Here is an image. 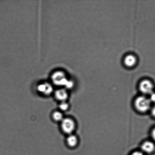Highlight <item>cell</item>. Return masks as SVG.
I'll return each instance as SVG.
<instances>
[{
    "mask_svg": "<svg viewBox=\"0 0 155 155\" xmlns=\"http://www.w3.org/2000/svg\"><path fill=\"white\" fill-rule=\"evenodd\" d=\"M55 96L57 100L64 101L68 98V93L65 89H60L56 91Z\"/></svg>",
    "mask_w": 155,
    "mask_h": 155,
    "instance_id": "7",
    "label": "cell"
},
{
    "mask_svg": "<svg viewBox=\"0 0 155 155\" xmlns=\"http://www.w3.org/2000/svg\"><path fill=\"white\" fill-rule=\"evenodd\" d=\"M152 134V137L153 139L155 141V128L153 130Z\"/></svg>",
    "mask_w": 155,
    "mask_h": 155,
    "instance_id": "15",
    "label": "cell"
},
{
    "mask_svg": "<svg viewBox=\"0 0 155 155\" xmlns=\"http://www.w3.org/2000/svg\"><path fill=\"white\" fill-rule=\"evenodd\" d=\"M51 80L53 83L57 86H65L68 80L64 72L62 71H57L52 74Z\"/></svg>",
    "mask_w": 155,
    "mask_h": 155,
    "instance_id": "2",
    "label": "cell"
},
{
    "mask_svg": "<svg viewBox=\"0 0 155 155\" xmlns=\"http://www.w3.org/2000/svg\"><path fill=\"white\" fill-rule=\"evenodd\" d=\"M140 89L141 92L145 94H151L153 93V86L150 81L147 80L142 81L140 84Z\"/></svg>",
    "mask_w": 155,
    "mask_h": 155,
    "instance_id": "4",
    "label": "cell"
},
{
    "mask_svg": "<svg viewBox=\"0 0 155 155\" xmlns=\"http://www.w3.org/2000/svg\"><path fill=\"white\" fill-rule=\"evenodd\" d=\"M150 101L145 97L141 96L136 99L135 101V106L136 109L139 111L145 112L150 108Z\"/></svg>",
    "mask_w": 155,
    "mask_h": 155,
    "instance_id": "1",
    "label": "cell"
},
{
    "mask_svg": "<svg viewBox=\"0 0 155 155\" xmlns=\"http://www.w3.org/2000/svg\"><path fill=\"white\" fill-rule=\"evenodd\" d=\"M152 114L153 116L155 117V106L153 107L152 110Z\"/></svg>",
    "mask_w": 155,
    "mask_h": 155,
    "instance_id": "16",
    "label": "cell"
},
{
    "mask_svg": "<svg viewBox=\"0 0 155 155\" xmlns=\"http://www.w3.org/2000/svg\"><path fill=\"white\" fill-rule=\"evenodd\" d=\"M39 92L45 95H48L52 92L53 89L51 84L48 83H45L39 84L37 87Z\"/></svg>",
    "mask_w": 155,
    "mask_h": 155,
    "instance_id": "6",
    "label": "cell"
},
{
    "mask_svg": "<svg viewBox=\"0 0 155 155\" xmlns=\"http://www.w3.org/2000/svg\"><path fill=\"white\" fill-rule=\"evenodd\" d=\"M150 101L155 102V93H152L150 96Z\"/></svg>",
    "mask_w": 155,
    "mask_h": 155,
    "instance_id": "13",
    "label": "cell"
},
{
    "mask_svg": "<svg viewBox=\"0 0 155 155\" xmlns=\"http://www.w3.org/2000/svg\"><path fill=\"white\" fill-rule=\"evenodd\" d=\"M142 150L144 152L150 153L152 152L155 149L154 144L150 142H145L142 146Z\"/></svg>",
    "mask_w": 155,
    "mask_h": 155,
    "instance_id": "8",
    "label": "cell"
},
{
    "mask_svg": "<svg viewBox=\"0 0 155 155\" xmlns=\"http://www.w3.org/2000/svg\"><path fill=\"white\" fill-rule=\"evenodd\" d=\"M67 142L68 145L71 147L75 146L77 143V137L74 135H70L67 138Z\"/></svg>",
    "mask_w": 155,
    "mask_h": 155,
    "instance_id": "9",
    "label": "cell"
},
{
    "mask_svg": "<svg viewBox=\"0 0 155 155\" xmlns=\"http://www.w3.org/2000/svg\"><path fill=\"white\" fill-rule=\"evenodd\" d=\"M75 127V123L70 118L63 119L62 122V127L63 131L66 134L72 133Z\"/></svg>",
    "mask_w": 155,
    "mask_h": 155,
    "instance_id": "3",
    "label": "cell"
},
{
    "mask_svg": "<svg viewBox=\"0 0 155 155\" xmlns=\"http://www.w3.org/2000/svg\"><path fill=\"white\" fill-rule=\"evenodd\" d=\"M53 117L55 120L56 121H62L63 120V115L59 112H54L53 114Z\"/></svg>",
    "mask_w": 155,
    "mask_h": 155,
    "instance_id": "10",
    "label": "cell"
},
{
    "mask_svg": "<svg viewBox=\"0 0 155 155\" xmlns=\"http://www.w3.org/2000/svg\"><path fill=\"white\" fill-rule=\"evenodd\" d=\"M131 155H144L143 153L140 152L136 151L133 153Z\"/></svg>",
    "mask_w": 155,
    "mask_h": 155,
    "instance_id": "14",
    "label": "cell"
},
{
    "mask_svg": "<svg viewBox=\"0 0 155 155\" xmlns=\"http://www.w3.org/2000/svg\"><path fill=\"white\" fill-rule=\"evenodd\" d=\"M68 104L67 103L65 102L64 101H63L60 105V109L62 110H66L68 109Z\"/></svg>",
    "mask_w": 155,
    "mask_h": 155,
    "instance_id": "11",
    "label": "cell"
},
{
    "mask_svg": "<svg viewBox=\"0 0 155 155\" xmlns=\"http://www.w3.org/2000/svg\"><path fill=\"white\" fill-rule=\"evenodd\" d=\"M124 64L128 68L134 67L137 63V59L136 56L133 54H128L126 56L124 59Z\"/></svg>",
    "mask_w": 155,
    "mask_h": 155,
    "instance_id": "5",
    "label": "cell"
},
{
    "mask_svg": "<svg viewBox=\"0 0 155 155\" xmlns=\"http://www.w3.org/2000/svg\"><path fill=\"white\" fill-rule=\"evenodd\" d=\"M65 86L67 88L70 89L73 86V83L72 81H71L68 80Z\"/></svg>",
    "mask_w": 155,
    "mask_h": 155,
    "instance_id": "12",
    "label": "cell"
}]
</instances>
